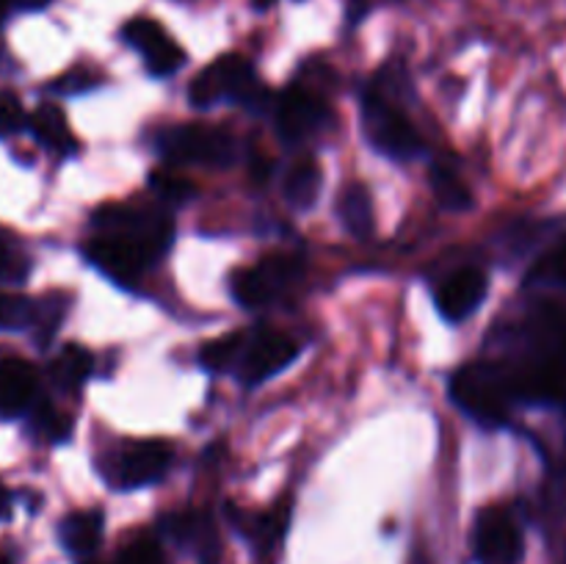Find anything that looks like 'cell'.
I'll return each mask as SVG.
<instances>
[{
	"label": "cell",
	"instance_id": "6da1fadb",
	"mask_svg": "<svg viewBox=\"0 0 566 564\" xmlns=\"http://www.w3.org/2000/svg\"><path fill=\"white\" fill-rule=\"evenodd\" d=\"M188 100L197 108H213L227 100L230 103H258L263 100V86H260L249 59L227 53L193 77L188 86Z\"/></svg>",
	"mask_w": 566,
	"mask_h": 564
},
{
	"label": "cell",
	"instance_id": "7a4b0ae2",
	"mask_svg": "<svg viewBox=\"0 0 566 564\" xmlns=\"http://www.w3.org/2000/svg\"><path fill=\"white\" fill-rule=\"evenodd\" d=\"M94 227L108 236H119L142 249L149 263L160 258L175 241V221L169 216L149 208H130V205H103L94 213Z\"/></svg>",
	"mask_w": 566,
	"mask_h": 564
},
{
	"label": "cell",
	"instance_id": "3957f363",
	"mask_svg": "<svg viewBox=\"0 0 566 564\" xmlns=\"http://www.w3.org/2000/svg\"><path fill=\"white\" fill-rule=\"evenodd\" d=\"M509 385L490 365H468L451 379V398L479 424L503 426L509 418Z\"/></svg>",
	"mask_w": 566,
	"mask_h": 564
},
{
	"label": "cell",
	"instance_id": "277c9868",
	"mask_svg": "<svg viewBox=\"0 0 566 564\" xmlns=\"http://www.w3.org/2000/svg\"><path fill=\"white\" fill-rule=\"evenodd\" d=\"M363 127L368 142L390 158H412L420 149V136L409 116L392 100H387L379 88L365 92Z\"/></svg>",
	"mask_w": 566,
	"mask_h": 564
},
{
	"label": "cell",
	"instance_id": "5b68a950",
	"mask_svg": "<svg viewBox=\"0 0 566 564\" xmlns=\"http://www.w3.org/2000/svg\"><path fill=\"white\" fill-rule=\"evenodd\" d=\"M158 147L171 164L230 166L238 155L232 133L216 125H180L158 138Z\"/></svg>",
	"mask_w": 566,
	"mask_h": 564
},
{
	"label": "cell",
	"instance_id": "8992f818",
	"mask_svg": "<svg viewBox=\"0 0 566 564\" xmlns=\"http://www.w3.org/2000/svg\"><path fill=\"white\" fill-rule=\"evenodd\" d=\"M298 265L296 258L291 254H271V258L260 260L252 269H238L230 280L232 299L241 307H265L274 299H280L293 282L298 280Z\"/></svg>",
	"mask_w": 566,
	"mask_h": 564
},
{
	"label": "cell",
	"instance_id": "52a82bcc",
	"mask_svg": "<svg viewBox=\"0 0 566 564\" xmlns=\"http://www.w3.org/2000/svg\"><path fill=\"white\" fill-rule=\"evenodd\" d=\"M473 551L479 564H520L525 553L523 529L506 506H486L475 520Z\"/></svg>",
	"mask_w": 566,
	"mask_h": 564
},
{
	"label": "cell",
	"instance_id": "ba28073f",
	"mask_svg": "<svg viewBox=\"0 0 566 564\" xmlns=\"http://www.w3.org/2000/svg\"><path fill=\"white\" fill-rule=\"evenodd\" d=\"M175 448L166 440H130L114 453L111 459V479L119 487H147L164 479L166 470L171 468Z\"/></svg>",
	"mask_w": 566,
	"mask_h": 564
},
{
	"label": "cell",
	"instance_id": "9c48e42d",
	"mask_svg": "<svg viewBox=\"0 0 566 564\" xmlns=\"http://www.w3.org/2000/svg\"><path fill=\"white\" fill-rule=\"evenodd\" d=\"M329 119V105L313 88L291 86L276 103V130L285 142H304Z\"/></svg>",
	"mask_w": 566,
	"mask_h": 564
},
{
	"label": "cell",
	"instance_id": "30bf717a",
	"mask_svg": "<svg viewBox=\"0 0 566 564\" xmlns=\"http://www.w3.org/2000/svg\"><path fill=\"white\" fill-rule=\"evenodd\" d=\"M296 357L298 343L293 341L291 335L265 330L260 332V335L249 337L241 363H238V370H241L247 385H260V382L271 379V376H276L280 370H285Z\"/></svg>",
	"mask_w": 566,
	"mask_h": 564
},
{
	"label": "cell",
	"instance_id": "8fae6325",
	"mask_svg": "<svg viewBox=\"0 0 566 564\" xmlns=\"http://www.w3.org/2000/svg\"><path fill=\"white\" fill-rule=\"evenodd\" d=\"M122 36H125V42L130 48H136L144 55L147 70L158 77L175 75L182 66V61H186V53H182L180 44L175 39H169V33L158 22L147 20V17H136V20L127 22Z\"/></svg>",
	"mask_w": 566,
	"mask_h": 564
},
{
	"label": "cell",
	"instance_id": "7c38bea8",
	"mask_svg": "<svg viewBox=\"0 0 566 564\" xmlns=\"http://www.w3.org/2000/svg\"><path fill=\"white\" fill-rule=\"evenodd\" d=\"M86 258L119 285H133L149 265V258L142 249L133 247L125 238L108 236V232H99V238L88 243Z\"/></svg>",
	"mask_w": 566,
	"mask_h": 564
},
{
	"label": "cell",
	"instance_id": "4fadbf2b",
	"mask_svg": "<svg viewBox=\"0 0 566 564\" xmlns=\"http://www.w3.org/2000/svg\"><path fill=\"white\" fill-rule=\"evenodd\" d=\"M490 291V280L481 269H459L437 291V310L448 321H464L479 310Z\"/></svg>",
	"mask_w": 566,
	"mask_h": 564
},
{
	"label": "cell",
	"instance_id": "5bb4252c",
	"mask_svg": "<svg viewBox=\"0 0 566 564\" xmlns=\"http://www.w3.org/2000/svg\"><path fill=\"white\" fill-rule=\"evenodd\" d=\"M39 374L28 359H0V418L11 420L25 415L36 404Z\"/></svg>",
	"mask_w": 566,
	"mask_h": 564
},
{
	"label": "cell",
	"instance_id": "9a60e30c",
	"mask_svg": "<svg viewBox=\"0 0 566 564\" xmlns=\"http://www.w3.org/2000/svg\"><path fill=\"white\" fill-rule=\"evenodd\" d=\"M59 540L72 556H88L103 540V512L97 509H81L61 520Z\"/></svg>",
	"mask_w": 566,
	"mask_h": 564
},
{
	"label": "cell",
	"instance_id": "2e32d148",
	"mask_svg": "<svg viewBox=\"0 0 566 564\" xmlns=\"http://www.w3.org/2000/svg\"><path fill=\"white\" fill-rule=\"evenodd\" d=\"M337 216H340L343 227L359 241L374 236V199L363 182H352L343 188L340 199H337Z\"/></svg>",
	"mask_w": 566,
	"mask_h": 564
},
{
	"label": "cell",
	"instance_id": "e0dca14e",
	"mask_svg": "<svg viewBox=\"0 0 566 564\" xmlns=\"http://www.w3.org/2000/svg\"><path fill=\"white\" fill-rule=\"evenodd\" d=\"M321 186H324V171H321L318 160L298 158L296 164L287 166L285 180H282V194H285V199L293 208L307 210L318 199Z\"/></svg>",
	"mask_w": 566,
	"mask_h": 564
},
{
	"label": "cell",
	"instance_id": "ac0fdd59",
	"mask_svg": "<svg viewBox=\"0 0 566 564\" xmlns=\"http://www.w3.org/2000/svg\"><path fill=\"white\" fill-rule=\"evenodd\" d=\"M31 125V133L36 136V142H42L44 147L59 149V153H70L75 147V138H72L70 122H66V114L53 103H42L28 119Z\"/></svg>",
	"mask_w": 566,
	"mask_h": 564
},
{
	"label": "cell",
	"instance_id": "d6986e66",
	"mask_svg": "<svg viewBox=\"0 0 566 564\" xmlns=\"http://www.w3.org/2000/svg\"><path fill=\"white\" fill-rule=\"evenodd\" d=\"M94 357L77 343H70L59 352V357L50 363V379L61 387V390H77L83 382L92 376Z\"/></svg>",
	"mask_w": 566,
	"mask_h": 564
},
{
	"label": "cell",
	"instance_id": "ffe728a7",
	"mask_svg": "<svg viewBox=\"0 0 566 564\" xmlns=\"http://www.w3.org/2000/svg\"><path fill=\"white\" fill-rule=\"evenodd\" d=\"M431 191L434 199L446 210H468L473 208V194H470L464 177L453 169L451 164H434L431 166Z\"/></svg>",
	"mask_w": 566,
	"mask_h": 564
},
{
	"label": "cell",
	"instance_id": "44dd1931",
	"mask_svg": "<svg viewBox=\"0 0 566 564\" xmlns=\"http://www.w3.org/2000/svg\"><path fill=\"white\" fill-rule=\"evenodd\" d=\"M247 343H249V335H243V332H227V335L205 343L202 354H199V363H202L208 370L232 368V365L241 363Z\"/></svg>",
	"mask_w": 566,
	"mask_h": 564
},
{
	"label": "cell",
	"instance_id": "7402d4cb",
	"mask_svg": "<svg viewBox=\"0 0 566 564\" xmlns=\"http://www.w3.org/2000/svg\"><path fill=\"white\" fill-rule=\"evenodd\" d=\"M28 271H31V263H28V254L22 252L20 241L14 238V232L0 227V280L22 282Z\"/></svg>",
	"mask_w": 566,
	"mask_h": 564
},
{
	"label": "cell",
	"instance_id": "603a6c76",
	"mask_svg": "<svg viewBox=\"0 0 566 564\" xmlns=\"http://www.w3.org/2000/svg\"><path fill=\"white\" fill-rule=\"evenodd\" d=\"M36 302H31L22 293L0 291V330H25L33 324Z\"/></svg>",
	"mask_w": 566,
	"mask_h": 564
},
{
	"label": "cell",
	"instance_id": "cb8c5ba5",
	"mask_svg": "<svg viewBox=\"0 0 566 564\" xmlns=\"http://www.w3.org/2000/svg\"><path fill=\"white\" fill-rule=\"evenodd\" d=\"M149 186H153V191L158 194L160 199H166V202H177V205L188 202V199L197 194V188H193L191 180H186V177L166 169H155L153 175H149Z\"/></svg>",
	"mask_w": 566,
	"mask_h": 564
},
{
	"label": "cell",
	"instance_id": "d4e9b609",
	"mask_svg": "<svg viewBox=\"0 0 566 564\" xmlns=\"http://www.w3.org/2000/svg\"><path fill=\"white\" fill-rule=\"evenodd\" d=\"M33 429L48 437V440L61 442L70 437L72 420L55 407H50V404H33Z\"/></svg>",
	"mask_w": 566,
	"mask_h": 564
},
{
	"label": "cell",
	"instance_id": "484cf974",
	"mask_svg": "<svg viewBox=\"0 0 566 564\" xmlns=\"http://www.w3.org/2000/svg\"><path fill=\"white\" fill-rule=\"evenodd\" d=\"M61 318H64V299L48 296L36 304V315H33V326H36L39 346H48L50 337L59 330Z\"/></svg>",
	"mask_w": 566,
	"mask_h": 564
},
{
	"label": "cell",
	"instance_id": "4316f807",
	"mask_svg": "<svg viewBox=\"0 0 566 564\" xmlns=\"http://www.w3.org/2000/svg\"><path fill=\"white\" fill-rule=\"evenodd\" d=\"M116 564H166V558L153 536H136V540H130L122 547Z\"/></svg>",
	"mask_w": 566,
	"mask_h": 564
},
{
	"label": "cell",
	"instance_id": "83f0119b",
	"mask_svg": "<svg viewBox=\"0 0 566 564\" xmlns=\"http://www.w3.org/2000/svg\"><path fill=\"white\" fill-rule=\"evenodd\" d=\"M25 122L28 116L25 108H22V100L9 88H3L0 92V136H14L25 127Z\"/></svg>",
	"mask_w": 566,
	"mask_h": 564
},
{
	"label": "cell",
	"instance_id": "f1b7e54d",
	"mask_svg": "<svg viewBox=\"0 0 566 564\" xmlns=\"http://www.w3.org/2000/svg\"><path fill=\"white\" fill-rule=\"evenodd\" d=\"M97 83H99V75H94V72L86 70V66H75V70H70L66 75H61L59 81L53 83V88L61 94H81V92H88V88H94Z\"/></svg>",
	"mask_w": 566,
	"mask_h": 564
},
{
	"label": "cell",
	"instance_id": "f546056e",
	"mask_svg": "<svg viewBox=\"0 0 566 564\" xmlns=\"http://www.w3.org/2000/svg\"><path fill=\"white\" fill-rule=\"evenodd\" d=\"M11 3H14L20 11H42L48 9L50 0H11Z\"/></svg>",
	"mask_w": 566,
	"mask_h": 564
},
{
	"label": "cell",
	"instance_id": "4dcf8cb0",
	"mask_svg": "<svg viewBox=\"0 0 566 564\" xmlns=\"http://www.w3.org/2000/svg\"><path fill=\"white\" fill-rule=\"evenodd\" d=\"M11 509V501H9V492H6V487L0 484V518H6Z\"/></svg>",
	"mask_w": 566,
	"mask_h": 564
},
{
	"label": "cell",
	"instance_id": "1f68e13d",
	"mask_svg": "<svg viewBox=\"0 0 566 564\" xmlns=\"http://www.w3.org/2000/svg\"><path fill=\"white\" fill-rule=\"evenodd\" d=\"M9 3H11V0H0V20H3L6 11H9Z\"/></svg>",
	"mask_w": 566,
	"mask_h": 564
},
{
	"label": "cell",
	"instance_id": "d6a6232c",
	"mask_svg": "<svg viewBox=\"0 0 566 564\" xmlns=\"http://www.w3.org/2000/svg\"><path fill=\"white\" fill-rule=\"evenodd\" d=\"M0 564H11V558H9V556H3V553H0Z\"/></svg>",
	"mask_w": 566,
	"mask_h": 564
}]
</instances>
